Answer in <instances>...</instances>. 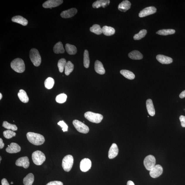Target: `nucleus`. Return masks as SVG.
<instances>
[{"instance_id":"f257e3e1","label":"nucleus","mask_w":185,"mask_h":185,"mask_svg":"<svg viewBox=\"0 0 185 185\" xmlns=\"http://www.w3.org/2000/svg\"><path fill=\"white\" fill-rule=\"evenodd\" d=\"M27 136L28 140L35 145H41L45 141L44 136L40 134L29 132L27 133Z\"/></svg>"},{"instance_id":"f03ea898","label":"nucleus","mask_w":185,"mask_h":185,"mask_svg":"<svg viewBox=\"0 0 185 185\" xmlns=\"http://www.w3.org/2000/svg\"><path fill=\"white\" fill-rule=\"evenodd\" d=\"M12 69L18 73H22L25 71V65L23 59L17 58L13 60L11 63Z\"/></svg>"},{"instance_id":"7ed1b4c3","label":"nucleus","mask_w":185,"mask_h":185,"mask_svg":"<svg viewBox=\"0 0 185 185\" xmlns=\"http://www.w3.org/2000/svg\"><path fill=\"white\" fill-rule=\"evenodd\" d=\"M30 58L34 66H39L41 63V57L37 49L33 48L30 52Z\"/></svg>"},{"instance_id":"20e7f679","label":"nucleus","mask_w":185,"mask_h":185,"mask_svg":"<svg viewBox=\"0 0 185 185\" xmlns=\"http://www.w3.org/2000/svg\"><path fill=\"white\" fill-rule=\"evenodd\" d=\"M84 117L90 121L94 123L98 124L102 121L103 117L102 114L88 112L84 114Z\"/></svg>"},{"instance_id":"39448f33","label":"nucleus","mask_w":185,"mask_h":185,"mask_svg":"<svg viewBox=\"0 0 185 185\" xmlns=\"http://www.w3.org/2000/svg\"><path fill=\"white\" fill-rule=\"evenodd\" d=\"M32 157L34 164L37 165H41L46 160L45 155L40 150H37L33 152Z\"/></svg>"},{"instance_id":"423d86ee","label":"nucleus","mask_w":185,"mask_h":185,"mask_svg":"<svg viewBox=\"0 0 185 185\" xmlns=\"http://www.w3.org/2000/svg\"><path fill=\"white\" fill-rule=\"evenodd\" d=\"M73 158L70 155L66 156L62 161V166L64 170L66 172H69L72 168L73 164Z\"/></svg>"},{"instance_id":"0eeeda50","label":"nucleus","mask_w":185,"mask_h":185,"mask_svg":"<svg viewBox=\"0 0 185 185\" xmlns=\"http://www.w3.org/2000/svg\"><path fill=\"white\" fill-rule=\"evenodd\" d=\"M73 124L76 130L79 132L86 134L88 133L89 131V129L88 126L79 120H73Z\"/></svg>"},{"instance_id":"6e6552de","label":"nucleus","mask_w":185,"mask_h":185,"mask_svg":"<svg viewBox=\"0 0 185 185\" xmlns=\"http://www.w3.org/2000/svg\"><path fill=\"white\" fill-rule=\"evenodd\" d=\"M156 159L152 155L147 156L144 160V165L147 170L150 171L156 165Z\"/></svg>"},{"instance_id":"1a4fd4ad","label":"nucleus","mask_w":185,"mask_h":185,"mask_svg":"<svg viewBox=\"0 0 185 185\" xmlns=\"http://www.w3.org/2000/svg\"><path fill=\"white\" fill-rule=\"evenodd\" d=\"M163 172V168L160 165H156L150 171V174L153 178H155L158 177Z\"/></svg>"},{"instance_id":"9d476101","label":"nucleus","mask_w":185,"mask_h":185,"mask_svg":"<svg viewBox=\"0 0 185 185\" xmlns=\"http://www.w3.org/2000/svg\"><path fill=\"white\" fill-rule=\"evenodd\" d=\"M63 2V1L62 0H49L43 4V6L45 8L52 9V8L58 6Z\"/></svg>"},{"instance_id":"9b49d317","label":"nucleus","mask_w":185,"mask_h":185,"mask_svg":"<svg viewBox=\"0 0 185 185\" xmlns=\"http://www.w3.org/2000/svg\"><path fill=\"white\" fill-rule=\"evenodd\" d=\"M91 166L92 162L91 160L88 158H84L80 162V169L82 172H87L91 168Z\"/></svg>"},{"instance_id":"f8f14e48","label":"nucleus","mask_w":185,"mask_h":185,"mask_svg":"<svg viewBox=\"0 0 185 185\" xmlns=\"http://www.w3.org/2000/svg\"><path fill=\"white\" fill-rule=\"evenodd\" d=\"M157 9L155 7L150 6L147 7L142 10L139 13V17L143 18L152 15L156 13Z\"/></svg>"},{"instance_id":"ddd939ff","label":"nucleus","mask_w":185,"mask_h":185,"mask_svg":"<svg viewBox=\"0 0 185 185\" xmlns=\"http://www.w3.org/2000/svg\"><path fill=\"white\" fill-rule=\"evenodd\" d=\"M16 165L18 166L23 167L24 168H27L30 165L29 158L27 156L20 158L16 161Z\"/></svg>"},{"instance_id":"4468645a","label":"nucleus","mask_w":185,"mask_h":185,"mask_svg":"<svg viewBox=\"0 0 185 185\" xmlns=\"http://www.w3.org/2000/svg\"><path fill=\"white\" fill-rule=\"evenodd\" d=\"M77 9L75 8H72L71 9L66 10L62 12L60 16L64 18H69L75 16L77 13Z\"/></svg>"},{"instance_id":"2eb2a0df","label":"nucleus","mask_w":185,"mask_h":185,"mask_svg":"<svg viewBox=\"0 0 185 185\" xmlns=\"http://www.w3.org/2000/svg\"><path fill=\"white\" fill-rule=\"evenodd\" d=\"M119 152L118 147L115 143H113L110 147L108 152V157L110 159H112L118 155Z\"/></svg>"},{"instance_id":"dca6fc26","label":"nucleus","mask_w":185,"mask_h":185,"mask_svg":"<svg viewBox=\"0 0 185 185\" xmlns=\"http://www.w3.org/2000/svg\"><path fill=\"white\" fill-rule=\"evenodd\" d=\"M21 148L18 144L15 143H12L6 149V151L9 153H16L20 151Z\"/></svg>"},{"instance_id":"f3484780","label":"nucleus","mask_w":185,"mask_h":185,"mask_svg":"<svg viewBox=\"0 0 185 185\" xmlns=\"http://www.w3.org/2000/svg\"><path fill=\"white\" fill-rule=\"evenodd\" d=\"M156 59L160 63L162 64H170L173 62L172 58L162 55L157 56Z\"/></svg>"},{"instance_id":"a211bd4d","label":"nucleus","mask_w":185,"mask_h":185,"mask_svg":"<svg viewBox=\"0 0 185 185\" xmlns=\"http://www.w3.org/2000/svg\"><path fill=\"white\" fill-rule=\"evenodd\" d=\"M110 3L109 0H100L94 2L92 4V6L94 8H98L100 7L104 8L109 5Z\"/></svg>"},{"instance_id":"6ab92c4d","label":"nucleus","mask_w":185,"mask_h":185,"mask_svg":"<svg viewBox=\"0 0 185 185\" xmlns=\"http://www.w3.org/2000/svg\"><path fill=\"white\" fill-rule=\"evenodd\" d=\"M146 106L149 114L151 116H154L155 114V112L153 104L151 99H149L146 100Z\"/></svg>"},{"instance_id":"aec40b11","label":"nucleus","mask_w":185,"mask_h":185,"mask_svg":"<svg viewBox=\"0 0 185 185\" xmlns=\"http://www.w3.org/2000/svg\"><path fill=\"white\" fill-rule=\"evenodd\" d=\"M131 6V3L129 1L126 0L122 1L118 5V9L119 11L122 12H125L130 9Z\"/></svg>"},{"instance_id":"412c9836","label":"nucleus","mask_w":185,"mask_h":185,"mask_svg":"<svg viewBox=\"0 0 185 185\" xmlns=\"http://www.w3.org/2000/svg\"><path fill=\"white\" fill-rule=\"evenodd\" d=\"M12 21L14 23H17L23 26H26L28 25L27 20L20 16H15L12 18Z\"/></svg>"},{"instance_id":"4be33fe9","label":"nucleus","mask_w":185,"mask_h":185,"mask_svg":"<svg viewBox=\"0 0 185 185\" xmlns=\"http://www.w3.org/2000/svg\"><path fill=\"white\" fill-rule=\"evenodd\" d=\"M94 68L96 72L98 74L102 75L105 73V69L103 65L101 62L99 60H96L95 62Z\"/></svg>"},{"instance_id":"5701e85b","label":"nucleus","mask_w":185,"mask_h":185,"mask_svg":"<svg viewBox=\"0 0 185 185\" xmlns=\"http://www.w3.org/2000/svg\"><path fill=\"white\" fill-rule=\"evenodd\" d=\"M18 96L20 100L24 103H27L29 101V98L25 90H20Z\"/></svg>"},{"instance_id":"b1692460","label":"nucleus","mask_w":185,"mask_h":185,"mask_svg":"<svg viewBox=\"0 0 185 185\" xmlns=\"http://www.w3.org/2000/svg\"><path fill=\"white\" fill-rule=\"evenodd\" d=\"M102 33L105 35L110 36L114 35L115 32V29L113 28L104 26L102 28Z\"/></svg>"},{"instance_id":"393cba45","label":"nucleus","mask_w":185,"mask_h":185,"mask_svg":"<svg viewBox=\"0 0 185 185\" xmlns=\"http://www.w3.org/2000/svg\"><path fill=\"white\" fill-rule=\"evenodd\" d=\"M129 57L132 59L140 60L143 58V55L138 51H133L131 52L128 55Z\"/></svg>"},{"instance_id":"a878e982","label":"nucleus","mask_w":185,"mask_h":185,"mask_svg":"<svg viewBox=\"0 0 185 185\" xmlns=\"http://www.w3.org/2000/svg\"><path fill=\"white\" fill-rule=\"evenodd\" d=\"M53 50L54 53L57 54L64 53H65L63 44L61 42H58L54 46Z\"/></svg>"},{"instance_id":"bb28decb","label":"nucleus","mask_w":185,"mask_h":185,"mask_svg":"<svg viewBox=\"0 0 185 185\" xmlns=\"http://www.w3.org/2000/svg\"><path fill=\"white\" fill-rule=\"evenodd\" d=\"M35 177L32 173L28 174L23 179V183L24 185H32L34 181Z\"/></svg>"},{"instance_id":"cd10ccee","label":"nucleus","mask_w":185,"mask_h":185,"mask_svg":"<svg viewBox=\"0 0 185 185\" xmlns=\"http://www.w3.org/2000/svg\"><path fill=\"white\" fill-rule=\"evenodd\" d=\"M120 73L124 77L129 80H133L135 78V76L132 72L126 70H121Z\"/></svg>"},{"instance_id":"c85d7f7f","label":"nucleus","mask_w":185,"mask_h":185,"mask_svg":"<svg viewBox=\"0 0 185 185\" xmlns=\"http://www.w3.org/2000/svg\"><path fill=\"white\" fill-rule=\"evenodd\" d=\"M66 52L71 55H75L77 52V49L75 46L69 44H67L65 46Z\"/></svg>"},{"instance_id":"c756f323","label":"nucleus","mask_w":185,"mask_h":185,"mask_svg":"<svg viewBox=\"0 0 185 185\" xmlns=\"http://www.w3.org/2000/svg\"><path fill=\"white\" fill-rule=\"evenodd\" d=\"M175 32V30L174 29H163L159 30L156 33L159 35L165 36L173 35Z\"/></svg>"},{"instance_id":"7c9ffc66","label":"nucleus","mask_w":185,"mask_h":185,"mask_svg":"<svg viewBox=\"0 0 185 185\" xmlns=\"http://www.w3.org/2000/svg\"><path fill=\"white\" fill-rule=\"evenodd\" d=\"M65 74L66 75H69L73 71L74 65L70 61H68L66 63L65 66Z\"/></svg>"},{"instance_id":"2f4dec72","label":"nucleus","mask_w":185,"mask_h":185,"mask_svg":"<svg viewBox=\"0 0 185 185\" xmlns=\"http://www.w3.org/2000/svg\"><path fill=\"white\" fill-rule=\"evenodd\" d=\"M90 31L97 35H100L102 33V29L99 25L95 24L90 28Z\"/></svg>"},{"instance_id":"473e14b6","label":"nucleus","mask_w":185,"mask_h":185,"mask_svg":"<svg viewBox=\"0 0 185 185\" xmlns=\"http://www.w3.org/2000/svg\"><path fill=\"white\" fill-rule=\"evenodd\" d=\"M83 64L84 67L88 68L89 67L90 60L89 53L87 50H85L84 53Z\"/></svg>"},{"instance_id":"72a5a7b5","label":"nucleus","mask_w":185,"mask_h":185,"mask_svg":"<svg viewBox=\"0 0 185 185\" xmlns=\"http://www.w3.org/2000/svg\"><path fill=\"white\" fill-rule=\"evenodd\" d=\"M54 83H55V81L53 78L49 77L45 80L44 85L46 88L48 89H51L53 87Z\"/></svg>"},{"instance_id":"f704fd0d","label":"nucleus","mask_w":185,"mask_h":185,"mask_svg":"<svg viewBox=\"0 0 185 185\" xmlns=\"http://www.w3.org/2000/svg\"><path fill=\"white\" fill-rule=\"evenodd\" d=\"M147 33V31L145 29H143L139 32L138 34L135 35L133 37V39L135 40H140L143 38L146 35Z\"/></svg>"},{"instance_id":"c9c22d12","label":"nucleus","mask_w":185,"mask_h":185,"mask_svg":"<svg viewBox=\"0 0 185 185\" xmlns=\"http://www.w3.org/2000/svg\"><path fill=\"white\" fill-rule=\"evenodd\" d=\"M3 126L8 130H11L13 131H16L18 130V128L15 124L9 123L7 121H4L3 124Z\"/></svg>"},{"instance_id":"e433bc0d","label":"nucleus","mask_w":185,"mask_h":185,"mask_svg":"<svg viewBox=\"0 0 185 185\" xmlns=\"http://www.w3.org/2000/svg\"><path fill=\"white\" fill-rule=\"evenodd\" d=\"M66 63V60L64 58H61L58 61V67L60 73H62L63 72Z\"/></svg>"},{"instance_id":"4c0bfd02","label":"nucleus","mask_w":185,"mask_h":185,"mask_svg":"<svg viewBox=\"0 0 185 185\" xmlns=\"http://www.w3.org/2000/svg\"><path fill=\"white\" fill-rule=\"evenodd\" d=\"M67 97V96L66 94L64 93L60 94L56 96V100L58 103H63L66 101Z\"/></svg>"},{"instance_id":"58836bf2","label":"nucleus","mask_w":185,"mask_h":185,"mask_svg":"<svg viewBox=\"0 0 185 185\" xmlns=\"http://www.w3.org/2000/svg\"><path fill=\"white\" fill-rule=\"evenodd\" d=\"M3 135L6 138L10 139L16 136L15 132L13 131L8 130L3 132Z\"/></svg>"},{"instance_id":"ea45409f","label":"nucleus","mask_w":185,"mask_h":185,"mask_svg":"<svg viewBox=\"0 0 185 185\" xmlns=\"http://www.w3.org/2000/svg\"><path fill=\"white\" fill-rule=\"evenodd\" d=\"M58 124L61 126L62 128V130L64 132L68 131V126L64 121H60L58 123Z\"/></svg>"},{"instance_id":"a19ab883","label":"nucleus","mask_w":185,"mask_h":185,"mask_svg":"<svg viewBox=\"0 0 185 185\" xmlns=\"http://www.w3.org/2000/svg\"><path fill=\"white\" fill-rule=\"evenodd\" d=\"M46 185H63V184L60 181H55L50 182Z\"/></svg>"},{"instance_id":"79ce46f5","label":"nucleus","mask_w":185,"mask_h":185,"mask_svg":"<svg viewBox=\"0 0 185 185\" xmlns=\"http://www.w3.org/2000/svg\"><path fill=\"white\" fill-rule=\"evenodd\" d=\"M179 119L182 127H185V116L182 115L180 116Z\"/></svg>"},{"instance_id":"37998d69","label":"nucleus","mask_w":185,"mask_h":185,"mask_svg":"<svg viewBox=\"0 0 185 185\" xmlns=\"http://www.w3.org/2000/svg\"><path fill=\"white\" fill-rule=\"evenodd\" d=\"M2 185H10L6 179L4 178L1 180Z\"/></svg>"},{"instance_id":"c03bdc74","label":"nucleus","mask_w":185,"mask_h":185,"mask_svg":"<svg viewBox=\"0 0 185 185\" xmlns=\"http://www.w3.org/2000/svg\"><path fill=\"white\" fill-rule=\"evenodd\" d=\"M4 145L3 140L1 138H0V148L2 149L4 147Z\"/></svg>"},{"instance_id":"a18cd8bd","label":"nucleus","mask_w":185,"mask_h":185,"mask_svg":"<svg viewBox=\"0 0 185 185\" xmlns=\"http://www.w3.org/2000/svg\"><path fill=\"white\" fill-rule=\"evenodd\" d=\"M179 97L181 98H183L185 97V90H184L180 94Z\"/></svg>"},{"instance_id":"49530a36","label":"nucleus","mask_w":185,"mask_h":185,"mask_svg":"<svg viewBox=\"0 0 185 185\" xmlns=\"http://www.w3.org/2000/svg\"><path fill=\"white\" fill-rule=\"evenodd\" d=\"M127 185H135L134 183L131 181H128L127 183Z\"/></svg>"},{"instance_id":"de8ad7c7","label":"nucleus","mask_w":185,"mask_h":185,"mask_svg":"<svg viewBox=\"0 0 185 185\" xmlns=\"http://www.w3.org/2000/svg\"><path fill=\"white\" fill-rule=\"evenodd\" d=\"M2 98V94L1 93H0V100H1Z\"/></svg>"},{"instance_id":"09e8293b","label":"nucleus","mask_w":185,"mask_h":185,"mask_svg":"<svg viewBox=\"0 0 185 185\" xmlns=\"http://www.w3.org/2000/svg\"><path fill=\"white\" fill-rule=\"evenodd\" d=\"M0 158H0V161H1V157H0Z\"/></svg>"},{"instance_id":"8fccbe9b","label":"nucleus","mask_w":185,"mask_h":185,"mask_svg":"<svg viewBox=\"0 0 185 185\" xmlns=\"http://www.w3.org/2000/svg\"><path fill=\"white\" fill-rule=\"evenodd\" d=\"M11 184H13V182H11Z\"/></svg>"}]
</instances>
